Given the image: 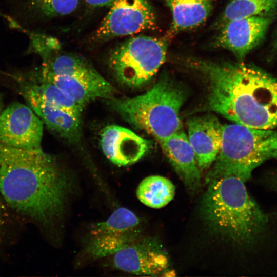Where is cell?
Here are the masks:
<instances>
[{
    "label": "cell",
    "mask_w": 277,
    "mask_h": 277,
    "mask_svg": "<svg viewBox=\"0 0 277 277\" xmlns=\"http://www.w3.org/2000/svg\"><path fill=\"white\" fill-rule=\"evenodd\" d=\"M18 80L22 95L43 124L64 139L77 142L81 137V118L46 102L23 78L19 77Z\"/></svg>",
    "instance_id": "obj_12"
},
{
    "label": "cell",
    "mask_w": 277,
    "mask_h": 277,
    "mask_svg": "<svg viewBox=\"0 0 277 277\" xmlns=\"http://www.w3.org/2000/svg\"><path fill=\"white\" fill-rule=\"evenodd\" d=\"M33 73L41 80L52 83L65 91L84 108L91 101L112 99L116 92L97 71L78 77H42L35 71Z\"/></svg>",
    "instance_id": "obj_16"
},
{
    "label": "cell",
    "mask_w": 277,
    "mask_h": 277,
    "mask_svg": "<svg viewBox=\"0 0 277 277\" xmlns=\"http://www.w3.org/2000/svg\"><path fill=\"white\" fill-rule=\"evenodd\" d=\"M188 140L200 170L208 169L220 151L223 125L213 114L189 118L187 122Z\"/></svg>",
    "instance_id": "obj_14"
},
{
    "label": "cell",
    "mask_w": 277,
    "mask_h": 277,
    "mask_svg": "<svg viewBox=\"0 0 277 277\" xmlns=\"http://www.w3.org/2000/svg\"><path fill=\"white\" fill-rule=\"evenodd\" d=\"M167 49L164 39L134 36L110 52L109 68L120 83L131 88H139L147 83L164 63Z\"/></svg>",
    "instance_id": "obj_6"
},
{
    "label": "cell",
    "mask_w": 277,
    "mask_h": 277,
    "mask_svg": "<svg viewBox=\"0 0 277 277\" xmlns=\"http://www.w3.org/2000/svg\"><path fill=\"white\" fill-rule=\"evenodd\" d=\"M245 182L231 175L210 180L202 208L204 219L215 232L247 246L263 236L268 219L249 195Z\"/></svg>",
    "instance_id": "obj_3"
},
{
    "label": "cell",
    "mask_w": 277,
    "mask_h": 277,
    "mask_svg": "<svg viewBox=\"0 0 277 277\" xmlns=\"http://www.w3.org/2000/svg\"><path fill=\"white\" fill-rule=\"evenodd\" d=\"M43 123L28 105L13 102L0 114V142L7 146L41 151Z\"/></svg>",
    "instance_id": "obj_9"
},
{
    "label": "cell",
    "mask_w": 277,
    "mask_h": 277,
    "mask_svg": "<svg viewBox=\"0 0 277 277\" xmlns=\"http://www.w3.org/2000/svg\"><path fill=\"white\" fill-rule=\"evenodd\" d=\"M186 98L180 84L163 76L143 94L107 101L126 121L160 142L182 129L179 113Z\"/></svg>",
    "instance_id": "obj_4"
},
{
    "label": "cell",
    "mask_w": 277,
    "mask_h": 277,
    "mask_svg": "<svg viewBox=\"0 0 277 277\" xmlns=\"http://www.w3.org/2000/svg\"><path fill=\"white\" fill-rule=\"evenodd\" d=\"M276 184H277V178H276Z\"/></svg>",
    "instance_id": "obj_26"
},
{
    "label": "cell",
    "mask_w": 277,
    "mask_h": 277,
    "mask_svg": "<svg viewBox=\"0 0 277 277\" xmlns=\"http://www.w3.org/2000/svg\"><path fill=\"white\" fill-rule=\"evenodd\" d=\"M206 81L205 109L249 127H277V80L253 65L191 60Z\"/></svg>",
    "instance_id": "obj_1"
},
{
    "label": "cell",
    "mask_w": 277,
    "mask_h": 277,
    "mask_svg": "<svg viewBox=\"0 0 277 277\" xmlns=\"http://www.w3.org/2000/svg\"><path fill=\"white\" fill-rule=\"evenodd\" d=\"M272 21V16H254L230 21L220 28L215 43L231 51L242 62L262 42Z\"/></svg>",
    "instance_id": "obj_11"
},
{
    "label": "cell",
    "mask_w": 277,
    "mask_h": 277,
    "mask_svg": "<svg viewBox=\"0 0 277 277\" xmlns=\"http://www.w3.org/2000/svg\"><path fill=\"white\" fill-rule=\"evenodd\" d=\"M156 17L148 0H114L93 39L103 42L156 28Z\"/></svg>",
    "instance_id": "obj_8"
},
{
    "label": "cell",
    "mask_w": 277,
    "mask_h": 277,
    "mask_svg": "<svg viewBox=\"0 0 277 277\" xmlns=\"http://www.w3.org/2000/svg\"><path fill=\"white\" fill-rule=\"evenodd\" d=\"M8 220V213L5 204L0 201V239Z\"/></svg>",
    "instance_id": "obj_22"
},
{
    "label": "cell",
    "mask_w": 277,
    "mask_h": 277,
    "mask_svg": "<svg viewBox=\"0 0 277 277\" xmlns=\"http://www.w3.org/2000/svg\"><path fill=\"white\" fill-rule=\"evenodd\" d=\"M169 163L186 187L195 191L201 185V173L188 136L181 129L160 142Z\"/></svg>",
    "instance_id": "obj_15"
},
{
    "label": "cell",
    "mask_w": 277,
    "mask_h": 277,
    "mask_svg": "<svg viewBox=\"0 0 277 277\" xmlns=\"http://www.w3.org/2000/svg\"><path fill=\"white\" fill-rule=\"evenodd\" d=\"M70 188L51 155L0 142V193L17 212L49 225L63 213Z\"/></svg>",
    "instance_id": "obj_2"
},
{
    "label": "cell",
    "mask_w": 277,
    "mask_h": 277,
    "mask_svg": "<svg viewBox=\"0 0 277 277\" xmlns=\"http://www.w3.org/2000/svg\"><path fill=\"white\" fill-rule=\"evenodd\" d=\"M275 47L277 48V35H276V39H275Z\"/></svg>",
    "instance_id": "obj_25"
},
{
    "label": "cell",
    "mask_w": 277,
    "mask_h": 277,
    "mask_svg": "<svg viewBox=\"0 0 277 277\" xmlns=\"http://www.w3.org/2000/svg\"><path fill=\"white\" fill-rule=\"evenodd\" d=\"M175 192V186L169 179L160 175H151L140 182L136 189V195L146 206L157 209L171 202Z\"/></svg>",
    "instance_id": "obj_19"
},
{
    "label": "cell",
    "mask_w": 277,
    "mask_h": 277,
    "mask_svg": "<svg viewBox=\"0 0 277 277\" xmlns=\"http://www.w3.org/2000/svg\"><path fill=\"white\" fill-rule=\"evenodd\" d=\"M277 10V0H231L216 27L221 28L228 22L254 16H272Z\"/></svg>",
    "instance_id": "obj_20"
},
{
    "label": "cell",
    "mask_w": 277,
    "mask_h": 277,
    "mask_svg": "<svg viewBox=\"0 0 277 277\" xmlns=\"http://www.w3.org/2000/svg\"><path fill=\"white\" fill-rule=\"evenodd\" d=\"M140 220L132 211L117 208L90 230L86 252L94 259L113 255L141 237Z\"/></svg>",
    "instance_id": "obj_7"
},
{
    "label": "cell",
    "mask_w": 277,
    "mask_h": 277,
    "mask_svg": "<svg viewBox=\"0 0 277 277\" xmlns=\"http://www.w3.org/2000/svg\"><path fill=\"white\" fill-rule=\"evenodd\" d=\"M271 159H277V130L225 124L222 126L220 151L206 182L230 175L246 182L254 168Z\"/></svg>",
    "instance_id": "obj_5"
},
{
    "label": "cell",
    "mask_w": 277,
    "mask_h": 277,
    "mask_svg": "<svg viewBox=\"0 0 277 277\" xmlns=\"http://www.w3.org/2000/svg\"><path fill=\"white\" fill-rule=\"evenodd\" d=\"M90 6L92 7H101L110 6L114 0H84Z\"/></svg>",
    "instance_id": "obj_23"
},
{
    "label": "cell",
    "mask_w": 277,
    "mask_h": 277,
    "mask_svg": "<svg viewBox=\"0 0 277 277\" xmlns=\"http://www.w3.org/2000/svg\"><path fill=\"white\" fill-rule=\"evenodd\" d=\"M114 267L139 275L159 276L168 269L166 253L155 240L142 237L113 254Z\"/></svg>",
    "instance_id": "obj_10"
},
{
    "label": "cell",
    "mask_w": 277,
    "mask_h": 277,
    "mask_svg": "<svg viewBox=\"0 0 277 277\" xmlns=\"http://www.w3.org/2000/svg\"><path fill=\"white\" fill-rule=\"evenodd\" d=\"M100 145L106 157L118 166L137 162L146 153L149 146L147 140L127 128L115 125L103 128Z\"/></svg>",
    "instance_id": "obj_13"
},
{
    "label": "cell",
    "mask_w": 277,
    "mask_h": 277,
    "mask_svg": "<svg viewBox=\"0 0 277 277\" xmlns=\"http://www.w3.org/2000/svg\"><path fill=\"white\" fill-rule=\"evenodd\" d=\"M29 78H23L46 102L78 118L84 108L67 93L54 84L44 81L33 73Z\"/></svg>",
    "instance_id": "obj_21"
},
{
    "label": "cell",
    "mask_w": 277,
    "mask_h": 277,
    "mask_svg": "<svg viewBox=\"0 0 277 277\" xmlns=\"http://www.w3.org/2000/svg\"><path fill=\"white\" fill-rule=\"evenodd\" d=\"M79 2L80 0H15L14 17L10 18V22L19 30H30L39 21L70 14Z\"/></svg>",
    "instance_id": "obj_17"
},
{
    "label": "cell",
    "mask_w": 277,
    "mask_h": 277,
    "mask_svg": "<svg viewBox=\"0 0 277 277\" xmlns=\"http://www.w3.org/2000/svg\"><path fill=\"white\" fill-rule=\"evenodd\" d=\"M172 15L171 30L178 32L205 22L212 9V0H164Z\"/></svg>",
    "instance_id": "obj_18"
},
{
    "label": "cell",
    "mask_w": 277,
    "mask_h": 277,
    "mask_svg": "<svg viewBox=\"0 0 277 277\" xmlns=\"http://www.w3.org/2000/svg\"><path fill=\"white\" fill-rule=\"evenodd\" d=\"M2 103L1 98L0 97V114L2 112Z\"/></svg>",
    "instance_id": "obj_24"
}]
</instances>
